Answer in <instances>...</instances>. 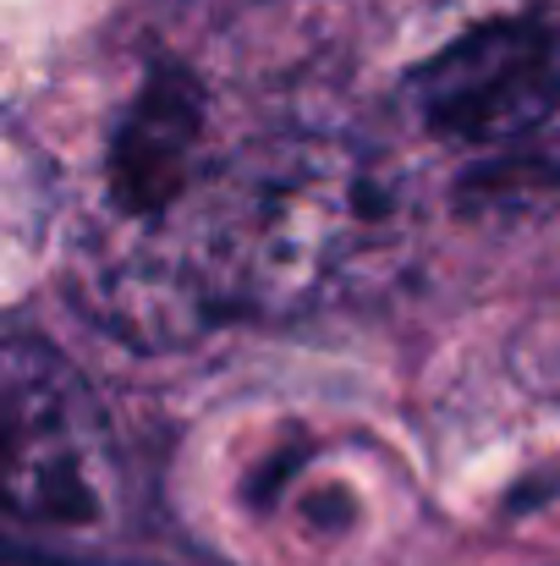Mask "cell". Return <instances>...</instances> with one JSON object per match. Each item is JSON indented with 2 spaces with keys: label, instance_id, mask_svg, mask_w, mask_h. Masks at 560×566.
<instances>
[{
  "label": "cell",
  "instance_id": "1",
  "mask_svg": "<svg viewBox=\"0 0 560 566\" xmlns=\"http://www.w3.org/2000/svg\"><path fill=\"white\" fill-rule=\"evenodd\" d=\"M412 242V188L363 144L264 138L198 182L187 259L209 319H297L379 286Z\"/></svg>",
  "mask_w": 560,
  "mask_h": 566
},
{
  "label": "cell",
  "instance_id": "2",
  "mask_svg": "<svg viewBox=\"0 0 560 566\" xmlns=\"http://www.w3.org/2000/svg\"><path fill=\"white\" fill-rule=\"evenodd\" d=\"M6 517L39 539H99L121 523V457L83 375L44 342L11 336L0 369Z\"/></svg>",
  "mask_w": 560,
  "mask_h": 566
},
{
  "label": "cell",
  "instance_id": "3",
  "mask_svg": "<svg viewBox=\"0 0 560 566\" xmlns=\"http://www.w3.org/2000/svg\"><path fill=\"white\" fill-rule=\"evenodd\" d=\"M418 116L456 144H506L560 105V0H484L418 72Z\"/></svg>",
  "mask_w": 560,
  "mask_h": 566
},
{
  "label": "cell",
  "instance_id": "4",
  "mask_svg": "<svg viewBox=\"0 0 560 566\" xmlns=\"http://www.w3.org/2000/svg\"><path fill=\"white\" fill-rule=\"evenodd\" d=\"M511 369L528 390L560 401V286L522 319V331L511 342Z\"/></svg>",
  "mask_w": 560,
  "mask_h": 566
}]
</instances>
